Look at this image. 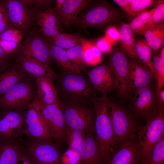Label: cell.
Returning <instances> with one entry per match:
<instances>
[{"instance_id":"6da1fadb","label":"cell","mask_w":164,"mask_h":164,"mask_svg":"<svg viewBox=\"0 0 164 164\" xmlns=\"http://www.w3.org/2000/svg\"><path fill=\"white\" fill-rule=\"evenodd\" d=\"M107 94L91 100L96 112L94 132L103 157L104 162L114 149L119 143L115 138L108 115Z\"/></svg>"},{"instance_id":"7a4b0ae2","label":"cell","mask_w":164,"mask_h":164,"mask_svg":"<svg viewBox=\"0 0 164 164\" xmlns=\"http://www.w3.org/2000/svg\"><path fill=\"white\" fill-rule=\"evenodd\" d=\"M61 100L67 127L87 132L94 131L96 112L91 101L67 98Z\"/></svg>"},{"instance_id":"3957f363","label":"cell","mask_w":164,"mask_h":164,"mask_svg":"<svg viewBox=\"0 0 164 164\" xmlns=\"http://www.w3.org/2000/svg\"><path fill=\"white\" fill-rule=\"evenodd\" d=\"M107 107L114 135L119 143L137 135L142 125L123 102L108 99Z\"/></svg>"},{"instance_id":"277c9868","label":"cell","mask_w":164,"mask_h":164,"mask_svg":"<svg viewBox=\"0 0 164 164\" xmlns=\"http://www.w3.org/2000/svg\"><path fill=\"white\" fill-rule=\"evenodd\" d=\"M137 134L139 153L142 163L149 156L156 144L164 137V108H158Z\"/></svg>"},{"instance_id":"5b68a950","label":"cell","mask_w":164,"mask_h":164,"mask_svg":"<svg viewBox=\"0 0 164 164\" xmlns=\"http://www.w3.org/2000/svg\"><path fill=\"white\" fill-rule=\"evenodd\" d=\"M121 17V13L108 1H92L75 24L84 29L99 27L118 21Z\"/></svg>"},{"instance_id":"8992f818","label":"cell","mask_w":164,"mask_h":164,"mask_svg":"<svg viewBox=\"0 0 164 164\" xmlns=\"http://www.w3.org/2000/svg\"><path fill=\"white\" fill-rule=\"evenodd\" d=\"M38 100L51 138L60 147L63 146L66 143L67 125L61 99L59 97L55 102L48 105L43 104Z\"/></svg>"},{"instance_id":"52a82bcc","label":"cell","mask_w":164,"mask_h":164,"mask_svg":"<svg viewBox=\"0 0 164 164\" xmlns=\"http://www.w3.org/2000/svg\"><path fill=\"white\" fill-rule=\"evenodd\" d=\"M23 147L35 164H61L60 146L52 139L23 141Z\"/></svg>"},{"instance_id":"ba28073f","label":"cell","mask_w":164,"mask_h":164,"mask_svg":"<svg viewBox=\"0 0 164 164\" xmlns=\"http://www.w3.org/2000/svg\"><path fill=\"white\" fill-rule=\"evenodd\" d=\"M63 98L91 101L94 90L88 78L82 73L63 74L60 81Z\"/></svg>"},{"instance_id":"9c48e42d","label":"cell","mask_w":164,"mask_h":164,"mask_svg":"<svg viewBox=\"0 0 164 164\" xmlns=\"http://www.w3.org/2000/svg\"><path fill=\"white\" fill-rule=\"evenodd\" d=\"M127 106L136 117L147 122L158 108L155 86L151 84L140 88Z\"/></svg>"},{"instance_id":"30bf717a","label":"cell","mask_w":164,"mask_h":164,"mask_svg":"<svg viewBox=\"0 0 164 164\" xmlns=\"http://www.w3.org/2000/svg\"><path fill=\"white\" fill-rule=\"evenodd\" d=\"M34 95L32 84L28 80L24 79L2 96L0 108L23 111L33 101Z\"/></svg>"},{"instance_id":"8fae6325","label":"cell","mask_w":164,"mask_h":164,"mask_svg":"<svg viewBox=\"0 0 164 164\" xmlns=\"http://www.w3.org/2000/svg\"><path fill=\"white\" fill-rule=\"evenodd\" d=\"M129 59L121 46L116 47L111 55L108 63L114 78V89L122 98L130 97L128 79Z\"/></svg>"},{"instance_id":"7c38bea8","label":"cell","mask_w":164,"mask_h":164,"mask_svg":"<svg viewBox=\"0 0 164 164\" xmlns=\"http://www.w3.org/2000/svg\"><path fill=\"white\" fill-rule=\"evenodd\" d=\"M26 109L24 112L25 135L32 140L52 139L36 97Z\"/></svg>"},{"instance_id":"4fadbf2b","label":"cell","mask_w":164,"mask_h":164,"mask_svg":"<svg viewBox=\"0 0 164 164\" xmlns=\"http://www.w3.org/2000/svg\"><path fill=\"white\" fill-rule=\"evenodd\" d=\"M18 56H27L50 67L52 61L47 39L38 33L30 34L16 49Z\"/></svg>"},{"instance_id":"5bb4252c","label":"cell","mask_w":164,"mask_h":164,"mask_svg":"<svg viewBox=\"0 0 164 164\" xmlns=\"http://www.w3.org/2000/svg\"><path fill=\"white\" fill-rule=\"evenodd\" d=\"M23 111L0 108V140L19 138L25 135Z\"/></svg>"},{"instance_id":"9a60e30c","label":"cell","mask_w":164,"mask_h":164,"mask_svg":"<svg viewBox=\"0 0 164 164\" xmlns=\"http://www.w3.org/2000/svg\"><path fill=\"white\" fill-rule=\"evenodd\" d=\"M27 9L31 19L36 22L42 34L47 39L60 33L61 23L53 9L48 6L31 9L27 8Z\"/></svg>"},{"instance_id":"2e32d148","label":"cell","mask_w":164,"mask_h":164,"mask_svg":"<svg viewBox=\"0 0 164 164\" xmlns=\"http://www.w3.org/2000/svg\"><path fill=\"white\" fill-rule=\"evenodd\" d=\"M104 164H142L137 135L120 143L109 154Z\"/></svg>"},{"instance_id":"e0dca14e","label":"cell","mask_w":164,"mask_h":164,"mask_svg":"<svg viewBox=\"0 0 164 164\" xmlns=\"http://www.w3.org/2000/svg\"><path fill=\"white\" fill-rule=\"evenodd\" d=\"M128 84L131 93L151 84L154 78L150 68L138 58L129 60Z\"/></svg>"},{"instance_id":"ac0fdd59","label":"cell","mask_w":164,"mask_h":164,"mask_svg":"<svg viewBox=\"0 0 164 164\" xmlns=\"http://www.w3.org/2000/svg\"><path fill=\"white\" fill-rule=\"evenodd\" d=\"M88 78L95 91L107 94L114 89V78L108 63L97 66L90 70Z\"/></svg>"},{"instance_id":"d6986e66","label":"cell","mask_w":164,"mask_h":164,"mask_svg":"<svg viewBox=\"0 0 164 164\" xmlns=\"http://www.w3.org/2000/svg\"><path fill=\"white\" fill-rule=\"evenodd\" d=\"M78 152L79 164H104L103 157L94 131L87 132Z\"/></svg>"},{"instance_id":"ffe728a7","label":"cell","mask_w":164,"mask_h":164,"mask_svg":"<svg viewBox=\"0 0 164 164\" xmlns=\"http://www.w3.org/2000/svg\"><path fill=\"white\" fill-rule=\"evenodd\" d=\"M91 1L90 0H66L61 9L56 12L60 23L67 27L75 24Z\"/></svg>"},{"instance_id":"44dd1931","label":"cell","mask_w":164,"mask_h":164,"mask_svg":"<svg viewBox=\"0 0 164 164\" xmlns=\"http://www.w3.org/2000/svg\"><path fill=\"white\" fill-rule=\"evenodd\" d=\"M5 4L9 17L14 27L21 31L27 29L32 19L22 0H8Z\"/></svg>"},{"instance_id":"7402d4cb","label":"cell","mask_w":164,"mask_h":164,"mask_svg":"<svg viewBox=\"0 0 164 164\" xmlns=\"http://www.w3.org/2000/svg\"><path fill=\"white\" fill-rule=\"evenodd\" d=\"M15 60L22 69L35 78L46 77L54 81L57 77V74L50 67L33 58L27 56H18Z\"/></svg>"},{"instance_id":"603a6c76","label":"cell","mask_w":164,"mask_h":164,"mask_svg":"<svg viewBox=\"0 0 164 164\" xmlns=\"http://www.w3.org/2000/svg\"><path fill=\"white\" fill-rule=\"evenodd\" d=\"M23 148L19 138L0 140V164H18Z\"/></svg>"},{"instance_id":"cb8c5ba5","label":"cell","mask_w":164,"mask_h":164,"mask_svg":"<svg viewBox=\"0 0 164 164\" xmlns=\"http://www.w3.org/2000/svg\"><path fill=\"white\" fill-rule=\"evenodd\" d=\"M53 81L46 77L36 78V97L43 104L48 105L55 102L59 98Z\"/></svg>"},{"instance_id":"d4e9b609","label":"cell","mask_w":164,"mask_h":164,"mask_svg":"<svg viewBox=\"0 0 164 164\" xmlns=\"http://www.w3.org/2000/svg\"><path fill=\"white\" fill-rule=\"evenodd\" d=\"M49 48L52 62H55L60 67L63 74L82 73L71 63L65 49L50 44Z\"/></svg>"},{"instance_id":"484cf974","label":"cell","mask_w":164,"mask_h":164,"mask_svg":"<svg viewBox=\"0 0 164 164\" xmlns=\"http://www.w3.org/2000/svg\"><path fill=\"white\" fill-rule=\"evenodd\" d=\"M24 73L15 68L7 70L0 74V95L2 96L24 80Z\"/></svg>"},{"instance_id":"4316f807","label":"cell","mask_w":164,"mask_h":164,"mask_svg":"<svg viewBox=\"0 0 164 164\" xmlns=\"http://www.w3.org/2000/svg\"><path fill=\"white\" fill-rule=\"evenodd\" d=\"M80 45L83 50L84 61L87 66H96L101 63L102 53L95 43L81 38Z\"/></svg>"},{"instance_id":"83f0119b","label":"cell","mask_w":164,"mask_h":164,"mask_svg":"<svg viewBox=\"0 0 164 164\" xmlns=\"http://www.w3.org/2000/svg\"><path fill=\"white\" fill-rule=\"evenodd\" d=\"M119 31L121 46L126 55L131 59L138 58L135 48V41L133 37V32L128 24H123Z\"/></svg>"},{"instance_id":"f1b7e54d","label":"cell","mask_w":164,"mask_h":164,"mask_svg":"<svg viewBox=\"0 0 164 164\" xmlns=\"http://www.w3.org/2000/svg\"><path fill=\"white\" fill-rule=\"evenodd\" d=\"M143 34L145 40L151 48L154 50H158L164 43V23L150 27L147 29Z\"/></svg>"},{"instance_id":"f546056e","label":"cell","mask_w":164,"mask_h":164,"mask_svg":"<svg viewBox=\"0 0 164 164\" xmlns=\"http://www.w3.org/2000/svg\"><path fill=\"white\" fill-rule=\"evenodd\" d=\"M81 39L74 34L60 32L48 40V42L50 44L67 49L80 44Z\"/></svg>"},{"instance_id":"4dcf8cb0","label":"cell","mask_w":164,"mask_h":164,"mask_svg":"<svg viewBox=\"0 0 164 164\" xmlns=\"http://www.w3.org/2000/svg\"><path fill=\"white\" fill-rule=\"evenodd\" d=\"M87 133L85 131L72 129L67 126L65 130L66 142L68 145V149L78 152Z\"/></svg>"},{"instance_id":"1f68e13d","label":"cell","mask_w":164,"mask_h":164,"mask_svg":"<svg viewBox=\"0 0 164 164\" xmlns=\"http://www.w3.org/2000/svg\"><path fill=\"white\" fill-rule=\"evenodd\" d=\"M72 64L80 73L86 70L87 65L84 61V52L80 45L65 49Z\"/></svg>"},{"instance_id":"d6a6232c","label":"cell","mask_w":164,"mask_h":164,"mask_svg":"<svg viewBox=\"0 0 164 164\" xmlns=\"http://www.w3.org/2000/svg\"><path fill=\"white\" fill-rule=\"evenodd\" d=\"M155 74V88L156 91L162 89L164 85V62L159 56L155 54L152 60Z\"/></svg>"},{"instance_id":"836d02e7","label":"cell","mask_w":164,"mask_h":164,"mask_svg":"<svg viewBox=\"0 0 164 164\" xmlns=\"http://www.w3.org/2000/svg\"><path fill=\"white\" fill-rule=\"evenodd\" d=\"M164 19V0L158 1L151 17L145 24L143 34L144 32L150 27L163 23Z\"/></svg>"},{"instance_id":"e575fe53","label":"cell","mask_w":164,"mask_h":164,"mask_svg":"<svg viewBox=\"0 0 164 164\" xmlns=\"http://www.w3.org/2000/svg\"><path fill=\"white\" fill-rule=\"evenodd\" d=\"M142 164H164V137L156 144L149 156Z\"/></svg>"},{"instance_id":"d590c367","label":"cell","mask_w":164,"mask_h":164,"mask_svg":"<svg viewBox=\"0 0 164 164\" xmlns=\"http://www.w3.org/2000/svg\"><path fill=\"white\" fill-rule=\"evenodd\" d=\"M140 39L143 50V58L142 61L152 71L155 80V74L151 59V49L145 39L141 38Z\"/></svg>"},{"instance_id":"8d00e7d4","label":"cell","mask_w":164,"mask_h":164,"mask_svg":"<svg viewBox=\"0 0 164 164\" xmlns=\"http://www.w3.org/2000/svg\"><path fill=\"white\" fill-rule=\"evenodd\" d=\"M22 31L15 28L9 29L0 34V40L20 43L23 37Z\"/></svg>"},{"instance_id":"74e56055","label":"cell","mask_w":164,"mask_h":164,"mask_svg":"<svg viewBox=\"0 0 164 164\" xmlns=\"http://www.w3.org/2000/svg\"><path fill=\"white\" fill-rule=\"evenodd\" d=\"M14 28L9 17L5 2H2L0 6V34L10 28Z\"/></svg>"},{"instance_id":"f35d334b","label":"cell","mask_w":164,"mask_h":164,"mask_svg":"<svg viewBox=\"0 0 164 164\" xmlns=\"http://www.w3.org/2000/svg\"><path fill=\"white\" fill-rule=\"evenodd\" d=\"M80 157L78 152L69 149L61 157V164H79Z\"/></svg>"},{"instance_id":"ab89813d","label":"cell","mask_w":164,"mask_h":164,"mask_svg":"<svg viewBox=\"0 0 164 164\" xmlns=\"http://www.w3.org/2000/svg\"><path fill=\"white\" fill-rule=\"evenodd\" d=\"M154 2V1L152 0H140V2L135 9L131 13L128 15V18L132 19L153 5Z\"/></svg>"},{"instance_id":"60d3db41","label":"cell","mask_w":164,"mask_h":164,"mask_svg":"<svg viewBox=\"0 0 164 164\" xmlns=\"http://www.w3.org/2000/svg\"><path fill=\"white\" fill-rule=\"evenodd\" d=\"M19 43L12 41L0 40V46L8 55L16 51Z\"/></svg>"},{"instance_id":"b9f144b4","label":"cell","mask_w":164,"mask_h":164,"mask_svg":"<svg viewBox=\"0 0 164 164\" xmlns=\"http://www.w3.org/2000/svg\"><path fill=\"white\" fill-rule=\"evenodd\" d=\"M104 36L113 44L119 41V31L115 26H110L107 29Z\"/></svg>"},{"instance_id":"7bdbcfd3","label":"cell","mask_w":164,"mask_h":164,"mask_svg":"<svg viewBox=\"0 0 164 164\" xmlns=\"http://www.w3.org/2000/svg\"><path fill=\"white\" fill-rule=\"evenodd\" d=\"M95 44L102 53H107L111 51L113 44L104 36L99 38Z\"/></svg>"},{"instance_id":"ee69618b","label":"cell","mask_w":164,"mask_h":164,"mask_svg":"<svg viewBox=\"0 0 164 164\" xmlns=\"http://www.w3.org/2000/svg\"><path fill=\"white\" fill-rule=\"evenodd\" d=\"M18 164H35L29 157L23 146Z\"/></svg>"},{"instance_id":"f6af8a7d","label":"cell","mask_w":164,"mask_h":164,"mask_svg":"<svg viewBox=\"0 0 164 164\" xmlns=\"http://www.w3.org/2000/svg\"><path fill=\"white\" fill-rule=\"evenodd\" d=\"M156 92L158 108H164V90L162 89Z\"/></svg>"},{"instance_id":"bcb514c9","label":"cell","mask_w":164,"mask_h":164,"mask_svg":"<svg viewBox=\"0 0 164 164\" xmlns=\"http://www.w3.org/2000/svg\"><path fill=\"white\" fill-rule=\"evenodd\" d=\"M124 12L128 13L129 11V5L128 0H114L113 1Z\"/></svg>"},{"instance_id":"7dc6e473","label":"cell","mask_w":164,"mask_h":164,"mask_svg":"<svg viewBox=\"0 0 164 164\" xmlns=\"http://www.w3.org/2000/svg\"><path fill=\"white\" fill-rule=\"evenodd\" d=\"M129 5V9L128 15L131 13L138 5L140 0H128Z\"/></svg>"},{"instance_id":"c3c4849f","label":"cell","mask_w":164,"mask_h":164,"mask_svg":"<svg viewBox=\"0 0 164 164\" xmlns=\"http://www.w3.org/2000/svg\"><path fill=\"white\" fill-rule=\"evenodd\" d=\"M9 56L0 46V67L5 62Z\"/></svg>"},{"instance_id":"681fc988","label":"cell","mask_w":164,"mask_h":164,"mask_svg":"<svg viewBox=\"0 0 164 164\" xmlns=\"http://www.w3.org/2000/svg\"><path fill=\"white\" fill-rule=\"evenodd\" d=\"M66 0H57L56 1L55 9L56 12L58 11L62 8Z\"/></svg>"},{"instance_id":"f907efd6","label":"cell","mask_w":164,"mask_h":164,"mask_svg":"<svg viewBox=\"0 0 164 164\" xmlns=\"http://www.w3.org/2000/svg\"><path fill=\"white\" fill-rule=\"evenodd\" d=\"M161 60L164 62V46L163 45L162 47V48L160 55L159 56Z\"/></svg>"},{"instance_id":"816d5d0a","label":"cell","mask_w":164,"mask_h":164,"mask_svg":"<svg viewBox=\"0 0 164 164\" xmlns=\"http://www.w3.org/2000/svg\"><path fill=\"white\" fill-rule=\"evenodd\" d=\"M2 2H0V6L1 5V4Z\"/></svg>"}]
</instances>
